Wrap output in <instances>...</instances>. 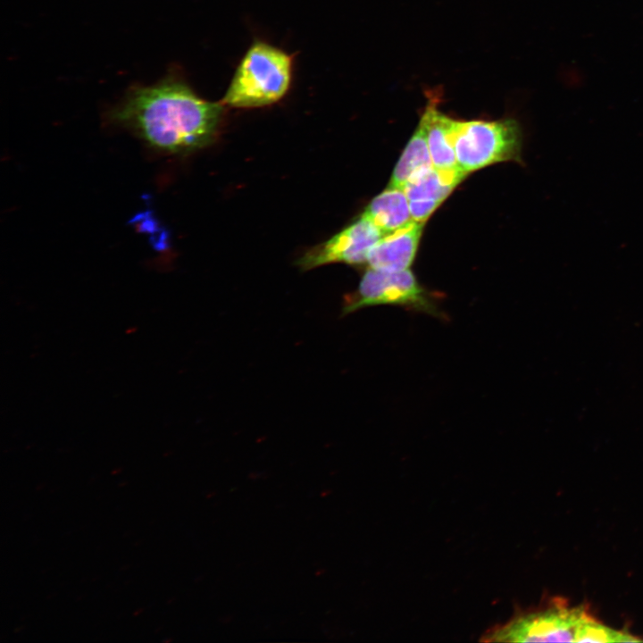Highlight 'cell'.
I'll return each instance as SVG.
<instances>
[{"mask_svg":"<svg viewBox=\"0 0 643 643\" xmlns=\"http://www.w3.org/2000/svg\"><path fill=\"white\" fill-rule=\"evenodd\" d=\"M523 134L514 119L459 121L455 137L458 167L466 173L505 161L522 163Z\"/></svg>","mask_w":643,"mask_h":643,"instance_id":"cell-3","label":"cell"},{"mask_svg":"<svg viewBox=\"0 0 643 643\" xmlns=\"http://www.w3.org/2000/svg\"><path fill=\"white\" fill-rule=\"evenodd\" d=\"M432 167L425 133L419 125L393 171L388 187L404 189L408 181Z\"/></svg>","mask_w":643,"mask_h":643,"instance_id":"cell-11","label":"cell"},{"mask_svg":"<svg viewBox=\"0 0 643 643\" xmlns=\"http://www.w3.org/2000/svg\"><path fill=\"white\" fill-rule=\"evenodd\" d=\"M292 72V55L264 41L255 40L238 63L221 102L235 108L274 104L288 91Z\"/></svg>","mask_w":643,"mask_h":643,"instance_id":"cell-2","label":"cell"},{"mask_svg":"<svg viewBox=\"0 0 643 643\" xmlns=\"http://www.w3.org/2000/svg\"><path fill=\"white\" fill-rule=\"evenodd\" d=\"M422 227L423 223L414 221L383 236L369 252L367 263L370 268L387 271L409 269L417 251Z\"/></svg>","mask_w":643,"mask_h":643,"instance_id":"cell-8","label":"cell"},{"mask_svg":"<svg viewBox=\"0 0 643 643\" xmlns=\"http://www.w3.org/2000/svg\"><path fill=\"white\" fill-rule=\"evenodd\" d=\"M458 166L430 170L408 181L404 191L414 221L424 223L452 190L465 178Z\"/></svg>","mask_w":643,"mask_h":643,"instance_id":"cell-7","label":"cell"},{"mask_svg":"<svg viewBox=\"0 0 643 643\" xmlns=\"http://www.w3.org/2000/svg\"><path fill=\"white\" fill-rule=\"evenodd\" d=\"M383 304L399 305L440 319L447 318L437 296L422 287L409 269L387 271L369 268L356 292L346 300L343 313Z\"/></svg>","mask_w":643,"mask_h":643,"instance_id":"cell-4","label":"cell"},{"mask_svg":"<svg viewBox=\"0 0 643 643\" xmlns=\"http://www.w3.org/2000/svg\"><path fill=\"white\" fill-rule=\"evenodd\" d=\"M586 605H570L560 597L522 613L486 634L487 641L575 642L576 630L589 614Z\"/></svg>","mask_w":643,"mask_h":643,"instance_id":"cell-5","label":"cell"},{"mask_svg":"<svg viewBox=\"0 0 643 643\" xmlns=\"http://www.w3.org/2000/svg\"><path fill=\"white\" fill-rule=\"evenodd\" d=\"M458 121L442 113L433 104H429L422 113L420 126L422 128L433 166L438 169L457 167L455 137Z\"/></svg>","mask_w":643,"mask_h":643,"instance_id":"cell-9","label":"cell"},{"mask_svg":"<svg viewBox=\"0 0 643 643\" xmlns=\"http://www.w3.org/2000/svg\"><path fill=\"white\" fill-rule=\"evenodd\" d=\"M362 215L369 220L383 236L414 222L405 191L389 187L371 201Z\"/></svg>","mask_w":643,"mask_h":643,"instance_id":"cell-10","label":"cell"},{"mask_svg":"<svg viewBox=\"0 0 643 643\" xmlns=\"http://www.w3.org/2000/svg\"><path fill=\"white\" fill-rule=\"evenodd\" d=\"M383 237L382 233L363 215L327 241L307 251L298 261L303 270L325 264L367 263L372 246Z\"/></svg>","mask_w":643,"mask_h":643,"instance_id":"cell-6","label":"cell"},{"mask_svg":"<svg viewBox=\"0 0 643 643\" xmlns=\"http://www.w3.org/2000/svg\"><path fill=\"white\" fill-rule=\"evenodd\" d=\"M641 641L630 633L609 628L589 614L576 630L575 642H634Z\"/></svg>","mask_w":643,"mask_h":643,"instance_id":"cell-12","label":"cell"},{"mask_svg":"<svg viewBox=\"0 0 643 643\" xmlns=\"http://www.w3.org/2000/svg\"><path fill=\"white\" fill-rule=\"evenodd\" d=\"M223 107L221 102L203 99L182 78L171 72L154 84L129 88L107 116L150 148L183 154L214 140Z\"/></svg>","mask_w":643,"mask_h":643,"instance_id":"cell-1","label":"cell"}]
</instances>
